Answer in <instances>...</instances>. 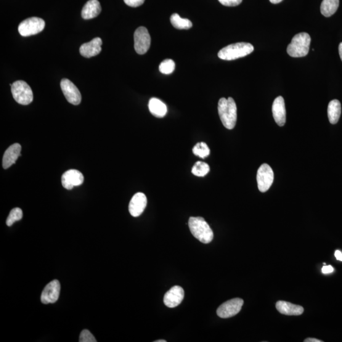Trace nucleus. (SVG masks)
I'll use <instances>...</instances> for the list:
<instances>
[{
  "label": "nucleus",
  "mask_w": 342,
  "mask_h": 342,
  "mask_svg": "<svg viewBox=\"0 0 342 342\" xmlns=\"http://www.w3.org/2000/svg\"><path fill=\"white\" fill-rule=\"evenodd\" d=\"M218 112L222 124L227 129L235 128L237 120V107L232 97L222 98L218 103Z\"/></svg>",
  "instance_id": "obj_1"
},
{
  "label": "nucleus",
  "mask_w": 342,
  "mask_h": 342,
  "mask_svg": "<svg viewBox=\"0 0 342 342\" xmlns=\"http://www.w3.org/2000/svg\"><path fill=\"white\" fill-rule=\"evenodd\" d=\"M190 230L194 237L203 243H209L214 238V233L203 217H191L188 221Z\"/></svg>",
  "instance_id": "obj_2"
},
{
  "label": "nucleus",
  "mask_w": 342,
  "mask_h": 342,
  "mask_svg": "<svg viewBox=\"0 0 342 342\" xmlns=\"http://www.w3.org/2000/svg\"><path fill=\"white\" fill-rule=\"evenodd\" d=\"M311 41V36L309 34L301 33L296 34L287 47L288 55L295 58L306 56L309 51Z\"/></svg>",
  "instance_id": "obj_3"
},
{
  "label": "nucleus",
  "mask_w": 342,
  "mask_h": 342,
  "mask_svg": "<svg viewBox=\"0 0 342 342\" xmlns=\"http://www.w3.org/2000/svg\"><path fill=\"white\" fill-rule=\"evenodd\" d=\"M253 45L248 43H238L228 45L220 50L218 57L222 60H233L246 57L253 52Z\"/></svg>",
  "instance_id": "obj_4"
},
{
  "label": "nucleus",
  "mask_w": 342,
  "mask_h": 342,
  "mask_svg": "<svg viewBox=\"0 0 342 342\" xmlns=\"http://www.w3.org/2000/svg\"><path fill=\"white\" fill-rule=\"evenodd\" d=\"M11 91L13 97L20 105L30 104L33 100V93L31 87L24 81H17L12 84Z\"/></svg>",
  "instance_id": "obj_5"
},
{
  "label": "nucleus",
  "mask_w": 342,
  "mask_h": 342,
  "mask_svg": "<svg viewBox=\"0 0 342 342\" xmlns=\"http://www.w3.org/2000/svg\"><path fill=\"white\" fill-rule=\"evenodd\" d=\"M45 27L44 20L39 17L27 18L18 26V32L21 36L27 37L41 33Z\"/></svg>",
  "instance_id": "obj_6"
},
{
  "label": "nucleus",
  "mask_w": 342,
  "mask_h": 342,
  "mask_svg": "<svg viewBox=\"0 0 342 342\" xmlns=\"http://www.w3.org/2000/svg\"><path fill=\"white\" fill-rule=\"evenodd\" d=\"M257 181L261 192H266L271 188L274 181V172L268 164H264L260 167L257 171Z\"/></svg>",
  "instance_id": "obj_7"
},
{
  "label": "nucleus",
  "mask_w": 342,
  "mask_h": 342,
  "mask_svg": "<svg viewBox=\"0 0 342 342\" xmlns=\"http://www.w3.org/2000/svg\"><path fill=\"white\" fill-rule=\"evenodd\" d=\"M134 49L138 54L143 55L149 50L151 44V38L147 29L140 27L134 34Z\"/></svg>",
  "instance_id": "obj_8"
},
{
  "label": "nucleus",
  "mask_w": 342,
  "mask_h": 342,
  "mask_svg": "<svg viewBox=\"0 0 342 342\" xmlns=\"http://www.w3.org/2000/svg\"><path fill=\"white\" fill-rule=\"evenodd\" d=\"M243 305L242 299H231L221 305L217 310V314L221 318H229L239 313Z\"/></svg>",
  "instance_id": "obj_9"
},
{
  "label": "nucleus",
  "mask_w": 342,
  "mask_h": 342,
  "mask_svg": "<svg viewBox=\"0 0 342 342\" xmlns=\"http://www.w3.org/2000/svg\"><path fill=\"white\" fill-rule=\"evenodd\" d=\"M61 89L62 90L66 99L71 104L78 105L81 102V95L78 87L67 79H63L60 83Z\"/></svg>",
  "instance_id": "obj_10"
},
{
  "label": "nucleus",
  "mask_w": 342,
  "mask_h": 342,
  "mask_svg": "<svg viewBox=\"0 0 342 342\" xmlns=\"http://www.w3.org/2000/svg\"><path fill=\"white\" fill-rule=\"evenodd\" d=\"M60 284L58 280L52 281L48 284L41 293V301L44 304L55 303L59 298Z\"/></svg>",
  "instance_id": "obj_11"
},
{
  "label": "nucleus",
  "mask_w": 342,
  "mask_h": 342,
  "mask_svg": "<svg viewBox=\"0 0 342 342\" xmlns=\"http://www.w3.org/2000/svg\"><path fill=\"white\" fill-rule=\"evenodd\" d=\"M84 177L80 171L71 169L66 171L62 176V184L63 188L72 190L74 187H78L83 184Z\"/></svg>",
  "instance_id": "obj_12"
},
{
  "label": "nucleus",
  "mask_w": 342,
  "mask_h": 342,
  "mask_svg": "<svg viewBox=\"0 0 342 342\" xmlns=\"http://www.w3.org/2000/svg\"><path fill=\"white\" fill-rule=\"evenodd\" d=\"M185 291L181 286H174L165 294L164 302L170 308L178 306L184 299Z\"/></svg>",
  "instance_id": "obj_13"
},
{
  "label": "nucleus",
  "mask_w": 342,
  "mask_h": 342,
  "mask_svg": "<svg viewBox=\"0 0 342 342\" xmlns=\"http://www.w3.org/2000/svg\"><path fill=\"white\" fill-rule=\"evenodd\" d=\"M147 204V198L144 193H137L131 198L129 205V211L132 216L136 217L145 211Z\"/></svg>",
  "instance_id": "obj_14"
},
{
  "label": "nucleus",
  "mask_w": 342,
  "mask_h": 342,
  "mask_svg": "<svg viewBox=\"0 0 342 342\" xmlns=\"http://www.w3.org/2000/svg\"><path fill=\"white\" fill-rule=\"evenodd\" d=\"M272 115L276 123L281 127L286 123V108L285 100L282 97H278L272 103Z\"/></svg>",
  "instance_id": "obj_15"
},
{
  "label": "nucleus",
  "mask_w": 342,
  "mask_h": 342,
  "mask_svg": "<svg viewBox=\"0 0 342 342\" xmlns=\"http://www.w3.org/2000/svg\"><path fill=\"white\" fill-rule=\"evenodd\" d=\"M102 40L100 38H95L89 43L82 44L79 52L82 56L91 58L99 55L102 51Z\"/></svg>",
  "instance_id": "obj_16"
},
{
  "label": "nucleus",
  "mask_w": 342,
  "mask_h": 342,
  "mask_svg": "<svg viewBox=\"0 0 342 342\" xmlns=\"http://www.w3.org/2000/svg\"><path fill=\"white\" fill-rule=\"evenodd\" d=\"M21 146L18 143L10 146L5 151L4 158H3V167L4 169L9 168L13 164L17 161L18 157L20 156Z\"/></svg>",
  "instance_id": "obj_17"
},
{
  "label": "nucleus",
  "mask_w": 342,
  "mask_h": 342,
  "mask_svg": "<svg viewBox=\"0 0 342 342\" xmlns=\"http://www.w3.org/2000/svg\"><path fill=\"white\" fill-rule=\"evenodd\" d=\"M277 309L281 314L287 315H300L304 311L303 307L285 301H278L276 304Z\"/></svg>",
  "instance_id": "obj_18"
},
{
  "label": "nucleus",
  "mask_w": 342,
  "mask_h": 342,
  "mask_svg": "<svg viewBox=\"0 0 342 342\" xmlns=\"http://www.w3.org/2000/svg\"><path fill=\"white\" fill-rule=\"evenodd\" d=\"M102 11V7L98 0H89L83 8L81 12L82 17L85 20L97 17Z\"/></svg>",
  "instance_id": "obj_19"
},
{
  "label": "nucleus",
  "mask_w": 342,
  "mask_h": 342,
  "mask_svg": "<svg viewBox=\"0 0 342 342\" xmlns=\"http://www.w3.org/2000/svg\"><path fill=\"white\" fill-rule=\"evenodd\" d=\"M148 108L151 113L158 118H163L168 112L167 106L161 100L152 98L148 103Z\"/></svg>",
  "instance_id": "obj_20"
},
{
  "label": "nucleus",
  "mask_w": 342,
  "mask_h": 342,
  "mask_svg": "<svg viewBox=\"0 0 342 342\" xmlns=\"http://www.w3.org/2000/svg\"><path fill=\"white\" fill-rule=\"evenodd\" d=\"M341 103L338 100H331L328 107V116L330 123L335 124L338 123L341 115Z\"/></svg>",
  "instance_id": "obj_21"
},
{
  "label": "nucleus",
  "mask_w": 342,
  "mask_h": 342,
  "mask_svg": "<svg viewBox=\"0 0 342 342\" xmlns=\"http://www.w3.org/2000/svg\"><path fill=\"white\" fill-rule=\"evenodd\" d=\"M339 7V0H323L321 5V12L326 17H331Z\"/></svg>",
  "instance_id": "obj_22"
},
{
  "label": "nucleus",
  "mask_w": 342,
  "mask_h": 342,
  "mask_svg": "<svg viewBox=\"0 0 342 342\" xmlns=\"http://www.w3.org/2000/svg\"><path fill=\"white\" fill-rule=\"evenodd\" d=\"M172 25L178 29H189L192 28V22L187 18H183L177 14H173L170 18Z\"/></svg>",
  "instance_id": "obj_23"
},
{
  "label": "nucleus",
  "mask_w": 342,
  "mask_h": 342,
  "mask_svg": "<svg viewBox=\"0 0 342 342\" xmlns=\"http://www.w3.org/2000/svg\"><path fill=\"white\" fill-rule=\"evenodd\" d=\"M209 171H210V168L208 164L201 161L196 163L192 169V174L198 177L205 176L208 174Z\"/></svg>",
  "instance_id": "obj_24"
},
{
  "label": "nucleus",
  "mask_w": 342,
  "mask_h": 342,
  "mask_svg": "<svg viewBox=\"0 0 342 342\" xmlns=\"http://www.w3.org/2000/svg\"><path fill=\"white\" fill-rule=\"evenodd\" d=\"M193 154L201 158H205L210 154V149L206 143H198L193 148Z\"/></svg>",
  "instance_id": "obj_25"
},
{
  "label": "nucleus",
  "mask_w": 342,
  "mask_h": 342,
  "mask_svg": "<svg viewBox=\"0 0 342 342\" xmlns=\"http://www.w3.org/2000/svg\"><path fill=\"white\" fill-rule=\"evenodd\" d=\"M23 217L22 211L20 208L13 209L8 216L7 219V225L8 226H11L16 221H20Z\"/></svg>",
  "instance_id": "obj_26"
},
{
  "label": "nucleus",
  "mask_w": 342,
  "mask_h": 342,
  "mask_svg": "<svg viewBox=\"0 0 342 342\" xmlns=\"http://www.w3.org/2000/svg\"><path fill=\"white\" fill-rule=\"evenodd\" d=\"M175 70V63L171 59H166L159 65V71L164 74H170Z\"/></svg>",
  "instance_id": "obj_27"
},
{
  "label": "nucleus",
  "mask_w": 342,
  "mask_h": 342,
  "mask_svg": "<svg viewBox=\"0 0 342 342\" xmlns=\"http://www.w3.org/2000/svg\"><path fill=\"white\" fill-rule=\"evenodd\" d=\"M80 342H96V339L89 331L84 330L81 333L80 337H79Z\"/></svg>",
  "instance_id": "obj_28"
},
{
  "label": "nucleus",
  "mask_w": 342,
  "mask_h": 342,
  "mask_svg": "<svg viewBox=\"0 0 342 342\" xmlns=\"http://www.w3.org/2000/svg\"><path fill=\"white\" fill-rule=\"evenodd\" d=\"M222 5L226 7H236L242 2V0H218Z\"/></svg>",
  "instance_id": "obj_29"
},
{
  "label": "nucleus",
  "mask_w": 342,
  "mask_h": 342,
  "mask_svg": "<svg viewBox=\"0 0 342 342\" xmlns=\"http://www.w3.org/2000/svg\"><path fill=\"white\" fill-rule=\"evenodd\" d=\"M127 5L131 7H138L141 6L145 2V0H124Z\"/></svg>",
  "instance_id": "obj_30"
},
{
  "label": "nucleus",
  "mask_w": 342,
  "mask_h": 342,
  "mask_svg": "<svg viewBox=\"0 0 342 342\" xmlns=\"http://www.w3.org/2000/svg\"><path fill=\"white\" fill-rule=\"evenodd\" d=\"M334 271V268L331 266H325L322 268V272L323 274H329Z\"/></svg>",
  "instance_id": "obj_31"
},
{
  "label": "nucleus",
  "mask_w": 342,
  "mask_h": 342,
  "mask_svg": "<svg viewBox=\"0 0 342 342\" xmlns=\"http://www.w3.org/2000/svg\"><path fill=\"white\" fill-rule=\"evenodd\" d=\"M335 256L338 261H342V253L340 250H336Z\"/></svg>",
  "instance_id": "obj_32"
},
{
  "label": "nucleus",
  "mask_w": 342,
  "mask_h": 342,
  "mask_svg": "<svg viewBox=\"0 0 342 342\" xmlns=\"http://www.w3.org/2000/svg\"><path fill=\"white\" fill-rule=\"evenodd\" d=\"M305 342H322L323 341L318 340L316 338H309L304 340Z\"/></svg>",
  "instance_id": "obj_33"
},
{
  "label": "nucleus",
  "mask_w": 342,
  "mask_h": 342,
  "mask_svg": "<svg viewBox=\"0 0 342 342\" xmlns=\"http://www.w3.org/2000/svg\"><path fill=\"white\" fill-rule=\"evenodd\" d=\"M338 50H339V54H340L341 60L342 61V43L339 44Z\"/></svg>",
  "instance_id": "obj_34"
},
{
  "label": "nucleus",
  "mask_w": 342,
  "mask_h": 342,
  "mask_svg": "<svg viewBox=\"0 0 342 342\" xmlns=\"http://www.w3.org/2000/svg\"><path fill=\"white\" fill-rule=\"evenodd\" d=\"M269 1L273 4H279L280 2H282L283 0H269Z\"/></svg>",
  "instance_id": "obj_35"
},
{
  "label": "nucleus",
  "mask_w": 342,
  "mask_h": 342,
  "mask_svg": "<svg viewBox=\"0 0 342 342\" xmlns=\"http://www.w3.org/2000/svg\"><path fill=\"white\" fill-rule=\"evenodd\" d=\"M155 342H166V340H159L155 341Z\"/></svg>",
  "instance_id": "obj_36"
}]
</instances>
